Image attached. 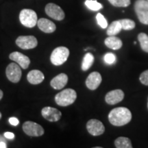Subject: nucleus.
Returning a JSON list of instances; mask_svg holds the SVG:
<instances>
[{"instance_id":"f257e3e1","label":"nucleus","mask_w":148,"mask_h":148,"mask_svg":"<svg viewBox=\"0 0 148 148\" xmlns=\"http://www.w3.org/2000/svg\"><path fill=\"white\" fill-rule=\"evenodd\" d=\"M132 119V113L125 107H118L112 109L108 114V120L112 125L123 126L126 125Z\"/></svg>"},{"instance_id":"f03ea898","label":"nucleus","mask_w":148,"mask_h":148,"mask_svg":"<svg viewBox=\"0 0 148 148\" xmlns=\"http://www.w3.org/2000/svg\"><path fill=\"white\" fill-rule=\"evenodd\" d=\"M77 98V93L72 88H66L58 92L55 96V101L58 106H67L75 102Z\"/></svg>"},{"instance_id":"7ed1b4c3","label":"nucleus","mask_w":148,"mask_h":148,"mask_svg":"<svg viewBox=\"0 0 148 148\" xmlns=\"http://www.w3.org/2000/svg\"><path fill=\"white\" fill-rule=\"evenodd\" d=\"M19 20L21 24L27 27H34L38 22L36 12L31 9H23L19 14Z\"/></svg>"},{"instance_id":"20e7f679","label":"nucleus","mask_w":148,"mask_h":148,"mask_svg":"<svg viewBox=\"0 0 148 148\" xmlns=\"http://www.w3.org/2000/svg\"><path fill=\"white\" fill-rule=\"evenodd\" d=\"M69 56V50L65 47H58L52 51L50 56L51 63L59 66L66 62Z\"/></svg>"},{"instance_id":"39448f33","label":"nucleus","mask_w":148,"mask_h":148,"mask_svg":"<svg viewBox=\"0 0 148 148\" xmlns=\"http://www.w3.org/2000/svg\"><path fill=\"white\" fill-rule=\"evenodd\" d=\"M134 10L140 23L148 25V1L136 0L134 3Z\"/></svg>"},{"instance_id":"423d86ee","label":"nucleus","mask_w":148,"mask_h":148,"mask_svg":"<svg viewBox=\"0 0 148 148\" xmlns=\"http://www.w3.org/2000/svg\"><path fill=\"white\" fill-rule=\"evenodd\" d=\"M23 130L25 134L30 136H40L44 134V129L41 125L35 122L25 121L23 125Z\"/></svg>"},{"instance_id":"0eeeda50","label":"nucleus","mask_w":148,"mask_h":148,"mask_svg":"<svg viewBox=\"0 0 148 148\" xmlns=\"http://www.w3.org/2000/svg\"><path fill=\"white\" fill-rule=\"evenodd\" d=\"M5 74H6L7 78L10 82L17 83L21 79L22 72L19 65L14 62H12V63L9 64L6 67Z\"/></svg>"},{"instance_id":"6e6552de","label":"nucleus","mask_w":148,"mask_h":148,"mask_svg":"<svg viewBox=\"0 0 148 148\" xmlns=\"http://www.w3.org/2000/svg\"><path fill=\"white\" fill-rule=\"evenodd\" d=\"M16 44L23 49H30L38 45V40L34 36H20L16 40Z\"/></svg>"},{"instance_id":"1a4fd4ad","label":"nucleus","mask_w":148,"mask_h":148,"mask_svg":"<svg viewBox=\"0 0 148 148\" xmlns=\"http://www.w3.org/2000/svg\"><path fill=\"white\" fill-rule=\"evenodd\" d=\"M46 14L49 17L57 20V21H62L64 19L65 14L64 11L58 5L53 3H49L46 5L45 8Z\"/></svg>"},{"instance_id":"9d476101","label":"nucleus","mask_w":148,"mask_h":148,"mask_svg":"<svg viewBox=\"0 0 148 148\" xmlns=\"http://www.w3.org/2000/svg\"><path fill=\"white\" fill-rule=\"evenodd\" d=\"M86 129L92 136H99L105 132V127L100 121L95 119L89 120L86 123Z\"/></svg>"},{"instance_id":"9b49d317","label":"nucleus","mask_w":148,"mask_h":148,"mask_svg":"<svg viewBox=\"0 0 148 148\" xmlns=\"http://www.w3.org/2000/svg\"><path fill=\"white\" fill-rule=\"evenodd\" d=\"M41 114L43 118L51 122L59 121L62 116V113L60 110L50 106L44 107L41 110Z\"/></svg>"},{"instance_id":"f8f14e48","label":"nucleus","mask_w":148,"mask_h":148,"mask_svg":"<svg viewBox=\"0 0 148 148\" xmlns=\"http://www.w3.org/2000/svg\"><path fill=\"white\" fill-rule=\"evenodd\" d=\"M124 98V92L121 89L110 90L106 95L105 100L109 105H114L121 101Z\"/></svg>"},{"instance_id":"ddd939ff","label":"nucleus","mask_w":148,"mask_h":148,"mask_svg":"<svg viewBox=\"0 0 148 148\" xmlns=\"http://www.w3.org/2000/svg\"><path fill=\"white\" fill-rule=\"evenodd\" d=\"M9 58L10 60L14 61V62L18 63L22 69H26L30 64V60L27 56L23 54L18 51H14L12 52L9 56Z\"/></svg>"},{"instance_id":"4468645a","label":"nucleus","mask_w":148,"mask_h":148,"mask_svg":"<svg viewBox=\"0 0 148 148\" xmlns=\"http://www.w3.org/2000/svg\"><path fill=\"white\" fill-rule=\"evenodd\" d=\"M102 78L101 74L99 72L94 71L89 74L86 79V86L88 89L94 90L99 87L100 85Z\"/></svg>"},{"instance_id":"2eb2a0df","label":"nucleus","mask_w":148,"mask_h":148,"mask_svg":"<svg viewBox=\"0 0 148 148\" xmlns=\"http://www.w3.org/2000/svg\"><path fill=\"white\" fill-rule=\"evenodd\" d=\"M68 82V76L65 73H60L53 77L51 80V86L56 90L63 88Z\"/></svg>"},{"instance_id":"dca6fc26","label":"nucleus","mask_w":148,"mask_h":148,"mask_svg":"<svg viewBox=\"0 0 148 148\" xmlns=\"http://www.w3.org/2000/svg\"><path fill=\"white\" fill-rule=\"evenodd\" d=\"M37 25L40 30L45 33H52L56 29L54 23L45 18H41L38 20Z\"/></svg>"},{"instance_id":"f3484780","label":"nucleus","mask_w":148,"mask_h":148,"mask_svg":"<svg viewBox=\"0 0 148 148\" xmlns=\"http://www.w3.org/2000/svg\"><path fill=\"white\" fill-rule=\"evenodd\" d=\"M44 74L39 70H32L27 74V79L32 84H38L44 80Z\"/></svg>"},{"instance_id":"a211bd4d","label":"nucleus","mask_w":148,"mask_h":148,"mask_svg":"<svg viewBox=\"0 0 148 148\" xmlns=\"http://www.w3.org/2000/svg\"><path fill=\"white\" fill-rule=\"evenodd\" d=\"M104 43L106 47L110 49H114V50H117V49H121L123 42L121 40L115 36H109L105 39Z\"/></svg>"},{"instance_id":"6ab92c4d","label":"nucleus","mask_w":148,"mask_h":148,"mask_svg":"<svg viewBox=\"0 0 148 148\" xmlns=\"http://www.w3.org/2000/svg\"><path fill=\"white\" fill-rule=\"evenodd\" d=\"M122 29L121 24L119 21H114L112 22L107 29V34L108 36H115L121 32Z\"/></svg>"},{"instance_id":"aec40b11","label":"nucleus","mask_w":148,"mask_h":148,"mask_svg":"<svg viewBox=\"0 0 148 148\" xmlns=\"http://www.w3.org/2000/svg\"><path fill=\"white\" fill-rule=\"evenodd\" d=\"M114 145L116 148H132V143L130 138L120 136L114 140Z\"/></svg>"},{"instance_id":"412c9836","label":"nucleus","mask_w":148,"mask_h":148,"mask_svg":"<svg viewBox=\"0 0 148 148\" xmlns=\"http://www.w3.org/2000/svg\"><path fill=\"white\" fill-rule=\"evenodd\" d=\"M94 62V56L91 53H86L83 58L81 68L83 71H87L91 67Z\"/></svg>"},{"instance_id":"4be33fe9","label":"nucleus","mask_w":148,"mask_h":148,"mask_svg":"<svg viewBox=\"0 0 148 148\" xmlns=\"http://www.w3.org/2000/svg\"><path fill=\"white\" fill-rule=\"evenodd\" d=\"M138 40L140 42L142 50L148 53V36L145 33H140L138 35Z\"/></svg>"},{"instance_id":"5701e85b","label":"nucleus","mask_w":148,"mask_h":148,"mask_svg":"<svg viewBox=\"0 0 148 148\" xmlns=\"http://www.w3.org/2000/svg\"><path fill=\"white\" fill-rule=\"evenodd\" d=\"M84 3L88 9L93 11H97L103 8V5L97 0H86Z\"/></svg>"},{"instance_id":"b1692460","label":"nucleus","mask_w":148,"mask_h":148,"mask_svg":"<svg viewBox=\"0 0 148 148\" xmlns=\"http://www.w3.org/2000/svg\"><path fill=\"white\" fill-rule=\"evenodd\" d=\"M121 24L122 29L124 30H131L135 27V22L129 18H124V19L119 20Z\"/></svg>"},{"instance_id":"393cba45","label":"nucleus","mask_w":148,"mask_h":148,"mask_svg":"<svg viewBox=\"0 0 148 148\" xmlns=\"http://www.w3.org/2000/svg\"><path fill=\"white\" fill-rule=\"evenodd\" d=\"M108 1L115 7H127L130 4V0H108Z\"/></svg>"},{"instance_id":"a878e982","label":"nucleus","mask_w":148,"mask_h":148,"mask_svg":"<svg viewBox=\"0 0 148 148\" xmlns=\"http://www.w3.org/2000/svg\"><path fill=\"white\" fill-rule=\"evenodd\" d=\"M96 19H97L98 25L100 26L101 28L105 29L108 27V22H107L106 18L103 16L101 13H98L96 16Z\"/></svg>"},{"instance_id":"bb28decb","label":"nucleus","mask_w":148,"mask_h":148,"mask_svg":"<svg viewBox=\"0 0 148 148\" xmlns=\"http://www.w3.org/2000/svg\"><path fill=\"white\" fill-rule=\"evenodd\" d=\"M104 62L108 64H112L116 61V56L112 53H107L103 57Z\"/></svg>"},{"instance_id":"cd10ccee","label":"nucleus","mask_w":148,"mask_h":148,"mask_svg":"<svg viewBox=\"0 0 148 148\" xmlns=\"http://www.w3.org/2000/svg\"><path fill=\"white\" fill-rule=\"evenodd\" d=\"M140 82L144 85L148 86V70L143 71V73L140 75L139 77Z\"/></svg>"},{"instance_id":"c85d7f7f","label":"nucleus","mask_w":148,"mask_h":148,"mask_svg":"<svg viewBox=\"0 0 148 148\" xmlns=\"http://www.w3.org/2000/svg\"><path fill=\"white\" fill-rule=\"evenodd\" d=\"M8 121L9 123H10L11 125H14V126H16V125H17L18 123H19V121H18V119L16 117H10Z\"/></svg>"},{"instance_id":"c756f323","label":"nucleus","mask_w":148,"mask_h":148,"mask_svg":"<svg viewBox=\"0 0 148 148\" xmlns=\"http://www.w3.org/2000/svg\"><path fill=\"white\" fill-rule=\"evenodd\" d=\"M3 135H4V137L8 138V139H14V137H15V136H14L13 133L10 132H5L4 134H3Z\"/></svg>"},{"instance_id":"7c9ffc66","label":"nucleus","mask_w":148,"mask_h":148,"mask_svg":"<svg viewBox=\"0 0 148 148\" xmlns=\"http://www.w3.org/2000/svg\"><path fill=\"white\" fill-rule=\"evenodd\" d=\"M7 145L5 141L0 142V148H6Z\"/></svg>"},{"instance_id":"2f4dec72","label":"nucleus","mask_w":148,"mask_h":148,"mask_svg":"<svg viewBox=\"0 0 148 148\" xmlns=\"http://www.w3.org/2000/svg\"><path fill=\"white\" fill-rule=\"evenodd\" d=\"M3 91L0 89V100H1V99H2L3 97Z\"/></svg>"},{"instance_id":"473e14b6","label":"nucleus","mask_w":148,"mask_h":148,"mask_svg":"<svg viewBox=\"0 0 148 148\" xmlns=\"http://www.w3.org/2000/svg\"><path fill=\"white\" fill-rule=\"evenodd\" d=\"M1 141H5V138H3V136H2L1 134H0V142H1Z\"/></svg>"},{"instance_id":"72a5a7b5","label":"nucleus","mask_w":148,"mask_h":148,"mask_svg":"<svg viewBox=\"0 0 148 148\" xmlns=\"http://www.w3.org/2000/svg\"><path fill=\"white\" fill-rule=\"evenodd\" d=\"M1 112H0V119H1Z\"/></svg>"},{"instance_id":"f704fd0d","label":"nucleus","mask_w":148,"mask_h":148,"mask_svg":"<svg viewBox=\"0 0 148 148\" xmlns=\"http://www.w3.org/2000/svg\"><path fill=\"white\" fill-rule=\"evenodd\" d=\"M147 108H148V101H147Z\"/></svg>"},{"instance_id":"c9c22d12","label":"nucleus","mask_w":148,"mask_h":148,"mask_svg":"<svg viewBox=\"0 0 148 148\" xmlns=\"http://www.w3.org/2000/svg\"><path fill=\"white\" fill-rule=\"evenodd\" d=\"M147 1H148V0H147Z\"/></svg>"}]
</instances>
